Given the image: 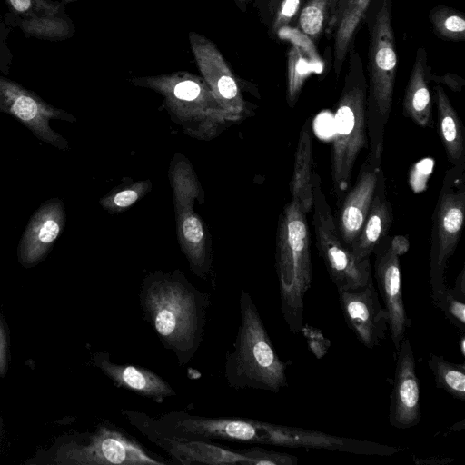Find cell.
Wrapping results in <instances>:
<instances>
[{
	"instance_id": "f1b7e54d",
	"label": "cell",
	"mask_w": 465,
	"mask_h": 465,
	"mask_svg": "<svg viewBox=\"0 0 465 465\" xmlns=\"http://www.w3.org/2000/svg\"><path fill=\"white\" fill-rule=\"evenodd\" d=\"M435 31L444 38L462 40L465 36V19L460 14L449 9H435L430 15Z\"/></svg>"
},
{
	"instance_id": "ffe728a7",
	"label": "cell",
	"mask_w": 465,
	"mask_h": 465,
	"mask_svg": "<svg viewBox=\"0 0 465 465\" xmlns=\"http://www.w3.org/2000/svg\"><path fill=\"white\" fill-rule=\"evenodd\" d=\"M392 223V206L387 197L383 173L361 230L350 248L352 257L357 262L370 260L380 241L388 235Z\"/></svg>"
},
{
	"instance_id": "603a6c76",
	"label": "cell",
	"mask_w": 465,
	"mask_h": 465,
	"mask_svg": "<svg viewBox=\"0 0 465 465\" xmlns=\"http://www.w3.org/2000/svg\"><path fill=\"white\" fill-rule=\"evenodd\" d=\"M424 65V59L419 53L405 89L402 112L419 126L432 128V101Z\"/></svg>"
},
{
	"instance_id": "ac0fdd59",
	"label": "cell",
	"mask_w": 465,
	"mask_h": 465,
	"mask_svg": "<svg viewBox=\"0 0 465 465\" xmlns=\"http://www.w3.org/2000/svg\"><path fill=\"white\" fill-rule=\"evenodd\" d=\"M139 433L148 441L163 450L170 458L172 463L183 465H252V461L243 454L242 450L224 448L217 443L202 440L168 438L147 430Z\"/></svg>"
},
{
	"instance_id": "6da1fadb",
	"label": "cell",
	"mask_w": 465,
	"mask_h": 465,
	"mask_svg": "<svg viewBox=\"0 0 465 465\" xmlns=\"http://www.w3.org/2000/svg\"><path fill=\"white\" fill-rule=\"evenodd\" d=\"M139 306L162 345L180 366H186L204 337L210 294L197 289L178 270L156 271L142 280Z\"/></svg>"
},
{
	"instance_id": "74e56055",
	"label": "cell",
	"mask_w": 465,
	"mask_h": 465,
	"mask_svg": "<svg viewBox=\"0 0 465 465\" xmlns=\"http://www.w3.org/2000/svg\"><path fill=\"white\" fill-rule=\"evenodd\" d=\"M458 345L460 347V351L461 352V355L465 357V336L464 333H461L460 339L458 342Z\"/></svg>"
},
{
	"instance_id": "8fae6325",
	"label": "cell",
	"mask_w": 465,
	"mask_h": 465,
	"mask_svg": "<svg viewBox=\"0 0 465 465\" xmlns=\"http://www.w3.org/2000/svg\"><path fill=\"white\" fill-rule=\"evenodd\" d=\"M381 156L369 151L360 167L355 184L345 194L339 208L335 224L349 250L361 230L383 173Z\"/></svg>"
},
{
	"instance_id": "44dd1931",
	"label": "cell",
	"mask_w": 465,
	"mask_h": 465,
	"mask_svg": "<svg viewBox=\"0 0 465 465\" xmlns=\"http://www.w3.org/2000/svg\"><path fill=\"white\" fill-rule=\"evenodd\" d=\"M315 173L312 123L311 119H307L299 134L293 172L290 182L291 199L298 202L307 214L312 209V182Z\"/></svg>"
},
{
	"instance_id": "d6986e66",
	"label": "cell",
	"mask_w": 465,
	"mask_h": 465,
	"mask_svg": "<svg viewBox=\"0 0 465 465\" xmlns=\"http://www.w3.org/2000/svg\"><path fill=\"white\" fill-rule=\"evenodd\" d=\"M94 363L121 389L130 391L156 403L174 397L177 392L173 386L154 371L135 365L114 362L107 352L95 354Z\"/></svg>"
},
{
	"instance_id": "4316f807",
	"label": "cell",
	"mask_w": 465,
	"mask_h": 465,
	"mask_svg": "<svg viewBox=\"0 0 465 465\" xmlns=\"http://www.w3.org/2000/svg\"><path fill=\"white\" fill-rule=\"evenodd\" d=\"M335 0H310L299 16L300 30L311 39H316L322 33L329 6Z\"/></svg>"
},
{
	"instance_id": "5bb4252c",
	"label": "cell",
	"mask_w": 465,
	"mask_h": 465,
	"mask_svg": "<svg viewBox=\"0 0 465 465\" xmlns=\"http://www.w3.org/2000/svg\"><path fill=\"white\" fill-rule=\"evenodd\" d=\"M397 351L389 419L392 427L406 430L421 420L420 389L414 353L408 338H403Z\"/></svg>"
},
{
	"instance_id": "8992f818",
	"label": "cell",
	"mask_w": 465,
	"mask_h": 465,
	"mask_svg": "<svg viewBox=\"0 0 465 465\" xmlns=\"http://www.w3.org/2000/svg\"><path fill=\"white\" fill-rule=\"evenodd\" d=\"M366 104L364 81L347 80L335 108L331 145V179L338 196L349 190L358 156L368 148Z\"/></svg>"
},
{
	"instance_id": "277c9868",
	"label": "cell",
	"mask_w": 465,
	"mask_h": 465,
	"mask_svg": "<svg viewBox=\"0 0 465 465\" xmlns=\"http://www.w3.org/2000/svg\"><path fill=\"white\" fill-rule=\"evenodd\" d=\"M391 15L384 0L375 19L369 55L370 83L366 104L368 149L382 155L392 108L397 54Z\"/></svg>"
},
{
	"instance_id": "83f0119b",
	"label": "cell",
	"mask_w": 465,
	"mask_h": 465,
	"mask_svg": "<svg viewBox=\"0 0 465 465\" xmlns=\"http://www.w3.org/2000/svg\"><path fill=\"white\" fill-rule=\"evenodd\" d=\"M431 299L434 306L441 310L446 319L461 333H464L465 298L455 293L451 287L447 286Z\"/></svg>"
},
{
	"instance_id": "e0dca14e",
	"label": "cell",
	"mask_w": 465,
	"mask_h": 465,
	"mask_svg": "<svg viewBox=\"0 0 465 465\" xmlns=\"http://www.w3.org/2000/svg\"><path fill=\"white\" fill-rule=\"evenodd\" d=\"M65 211L63 201H45L32 215L21 237L18 247L20 261L34 264L51 249L64 230Z\"/></svg>"
},
{
	"instance_id": "4dcf8cb0",
	"label": "cell",
	"mask_w": 465,
	"mask_h": 465,
	"mask_svg": "<svg viewBox=\"0 0 465 465\" xmlns=\"http://www.w3.org/2000/svg\"><path fill=\"white\" fill-rule=\"evenodd\" d=\"M279 37L292 43L307 57L309 62L314 64V69L319 72L322 65L321 59L312 42V39L299 29L283 26L278 31Z\"/></svg>"
},
{
	"instance_id": "9a60e30c",
	"label": "cell",
	"mask_w": 465,
	"mask_h": 465,
	"mask_svg": "<svg viewBox=\"0 0 465 465\" xmlns=\"http://www.w3.org/2000/svg\"><path fill=\"white\" fill-rule=\"evenodd\" d=\"M189 39L204 81L222 106L236 119L243 112L244 102L226 61L215 45L203 35L191 32Z\"/></svg>"
},
{
	"instance_id": "8d00e7d4",
	"label": "cell",
	"mask_w": 465,
	"mask_h": 465,
	"mask_svg": "<svg viewBox=\"0 0 465 465\" xmlns=\"http://www.w3.org/2000/svg\"><path fill=\"white\" fill-rule=\"evenodd\" d=\"M12 7L18 13H25L30 9L32 0H9Z\"/></svg>"
},
{
	"instance_id": "e575fe53",
	"label": "cell",
	"mask_w": 465,
	"mask_h": 465,
	"mask_svg": "<svg viewBox=\"0 0 465 465\" xmlns=\"http://www.w3.org/2000/svg\"><path fill=\"white\" fill-rule=\"evenodd\" d=\"M453 292L458 295L465 298V267L463 266L458 274L454 286L451 287Z\"/></svg>"
},
{
	"instance_id": "7a4b0ae2",
	"label": "cell",
	"mask_w": 465,
	"mask_h": 465,
	"mask_svg": "<svg viewBox=\"0 0 465 465\" xmlns=\"http://www.w3.org/2000/svg\"><path fill=\"white\" fill-rule=\"evenodd\" d=\"M241 322L231 351L225 355L224 378L235 390L253 389L278 393L288 386L287 364L272 343L251 294L239 297Z\"/></svg>"
},
{
	"instance_id": "484cf974",
	"label": "cell",
	"mask_w": 465,
	"mask_h": 465,
	"mask_svg": "<svg viewBox=\"0 0 465 465\" xmlns=\"http://www.w3.org/2000/svg\"><path fill=\"white\" fill-rule=\"evenodd\" d=\"M312 64L296 46L292 45L288 52L287 59V102L293 108L305 79L312 73Z\"/></svg>"
},
{
	"instance_id": "2e32d148",
	"label": "cell",
	"mask_w": 465,
	"mask_h": 465,
	"mask_svg": "<svg viewBox=\"0 0 465 465\" xmlns=\"http://www.w3.org/2000/svg\"><path fill=\"white\" fill-rule=\"evenodd\" d=\"M272 446L323 449L361 455L387 456L401 451L397 447L338 437L322 431L273 424Z\"/></svg>"
},
{
	"instance_id": "f546056e",
	"label": "cell",
	"mask_w": 465,
	"mask_h": 465,
	"mask_svg": "<svg viewBox=\"0 0 465 465\" xmlns=\"http://www.w3.org/2000/svg\"><path fill=\"white\" fill-rule=\"evenodd\" d=\"M151 188L149 181H142L125 187L116 193H110L101 199L102 206L111 212H119L136 203Z\"/></svg>"
},
{
	"instance_id": "4fadbf2b",
	"label": "cell",
	"mask_w": 465,
	"mask_h": 465,
	"mask_svg": "<svg viewBox=\"0 0 465 465\" xmlns=\"http://www.w3.org/2000/svg\"><path fill=\"white\" fill-rule=\"evenodd\" d=\"M338 293L345 322L358 341L367 349L379 346L389 329V315L373 281L365 287Z\"/></svg>"
},
{
	"instance_id": "d6a6232c",
	"label": "cell",
	"mask_w": 465,
	"mask_h": 465,
	"mask_svg": "<svg viewBox=\"0 0 465 465\" xmlns=\"http://www.w3.org/2000/svg\"><path fill=\"white\" fill-rule=\"evenodd\" d=\"M302 1V0H282L273 23V29L275 31H278L283 26H287L298 13Z\"/></svg>"
},
{
	"instance_id": "ba28073f",
	"label": "cell",
	"mask_w": 465,
	"mask_h": 465,
	"mask_svg": "<svg viewBox=\"0 0 465 465\" xmlns=\"http://www.w3.org/2000/svg\"><path fill=\"white\" fill-rule=\"evenodd\" d=\"M183 163L172 171L177 233L191 271L197 277L207 280L211 258L203 225L193 211V199L200 194V188L190 166Z\"/></svg>"
},
{
	"instance_id": "52a82bcc",
	"label": "cell",
	"mask_w": 465,
	"mask_h": 465,
	"mask_svg": "<svg viewBox=\"0 0 465 465\" xmlns=\"http://www.w3.org/2000/svg\"><path fill=\"white\" fill-rule=\"evenodd\" d=\"M312 184L315 244L331 280L338 292L365 287L372 282L370 260L357 262L342 242L317 173Z\"/></svg>"
},
{
	"instance_id": "7c38bea8",
	"label": "cell",
	"mask_w": 465,
	"mask_h": 465,
	"mask_svg": "<svg viewBox=\"0 0 465 465\" xmlns=\"http://www.w3.org/2000/svg\"><path fill=\"white\" fill-rule=\"evenodd\" d=\"M373 253L374 276L389 315L391 341L394 349L398 351L410 326V319L402 299L400 255L395 252L391 237L389 235L380 241Z\"/></svg>"
},
{
	"instance_id": "5b68a950",
	"label": "cell",
	"mask_w": 465,
	"mask_h": 465,
	"mask_svg": "<svg viewBox=\"0 0 465 465\" xmlns=\"http://www.w3.org/2000/svg\"><path fill=\"white\" fill-rule=\"evenodd\" d=\"M465 220V166L448 169L432 213L429 252L431 297L447 287L445 272L459 244Z\"/></svg>"
},
{
	"instance_id": "cb8c5ba5",
	"label": "cell",
	"mask_w": 465,
	"mask_h": 465,
	"mask_svg": "<svg viewBox=\"0 0 465 465\" xmlns=\"http://www.w3.org/2000/svg\"><path fill=\"white\" fill-rule=\"evenodd\" d=\"M371 0H348L341 13L334 41V69L339 74L349 45Z\"/></svg>"
},
{
	"instance_id": "9c48e42d",
	"label": "cell",
	"mask_w": 465,
	"mask_h": 465,
	"mask_svg": "<svg viewBox=\"0 0 465 465\" xmlns=\"http://www.w3.org/2000/svg\"><path fill=\"white\" fill-rule=\"evenodd\" d=\"M143 84L159 92L168 107L184 121L210 117L216 121L233 119L202 78L188 73H175L143 79Z\"/></svg>"
},
{
	"instance_id": "7402d4cb",
	"label": "cell",
	"mask_w": 465,
	"mask_h": 465,
	"mask_svg": "<svg viewBox=\"0 0 465 465\" xmlns=\"http://www.w3.org/2000/svg\"><path fill=\"white\" fill-rule=\"evenodd\" d=\"M437 129L452 166H465V140L460 118L440 85L434 89Z\"/></svg>"
},
{
	"instance_id": "836d02e7",
	"label": "cell",
	"mask_w": 465,
	"mask_h": 465,
	"mask_svg": "<svg viewBox=\"0 0 465 465\" xmlns=\"http://www.w3.org/2000/svg\"><path fill=\"white\" fill-rule=\"evenodd\" d=\"M391 243L395 252L401 256L404 254L409 249V242L407 238L401 235H397L391 238Z\"/></svg>"
},
{
	"instance_id": "3957f363",
	"label": "cell",
	"mask_w": 465,
	"mask_h": 465,
	"mask_svg": "<svg viewBox=\"0 0 465 465\" xmlns=\"http://www.w3.org/2000/svg\"><path fill=\"white\" fill-rule=\"evenodd\" d=\"M275 269L282 315L290 331L298 334L303 328L304 296L312 284V265L307 213L292 199L279 218Z\"/></svg>"
},
{
	"instance_id": "d4e9b609",
	"label": "cell",
	"mask_w": 465,
	"mask_h": 465,
	"mask_svg": "<svg viewBox=\"0 0 465 465\" xmlns=\"http://www.w3.org/2000/svg\"><path fill=\"white\" fill-rule=\"evenodd\" d=\"M436 387L445 391L457 400L465 401V365L448 361L430 353L428 359Z\"/></svg>"
},
{
	"instance_id": "30bf717a",
	"label": "cell",
	"mask_w": 465,
	"mask_h": 465,
	"mask_svg": "<svg viewBox=\"0 0 465 465\" xmlns=\"http://www.w3.org/2000/svg\"><path fill=\"white\" fill-rule=\"evenodd\" d=\"M0 112L18 120L40 141L61 150L68 148L67 141L51 128L49 122H74L75 118L47 104L36 94L3 77H0Z\"/></svg>"
},
{
	"instance_id": "d590c367",
	"label": "cell",
	"mask_w": 465,
	"mask_h": 465,
	"mask_svg": "<svg viewBox=\"0 0 465 465\" xmlns=\"http://www.w3.org/2000/svg\"><path fill=\"white\" fill-rule=\"evenodd\" d=\"M452 459L450 458H442V457H431L425 459H414L415 463L417 464H430V465H439V464H447L450 462Z\"/></svg>"
},
{
	"instance_id": "1f68e13d",
	"label": "cell",
	"mask_w": 465,
	"mask_h": 465,
	"mask_svg": "<svg viewBox=\"0 0 465 465\" xmlns=\"http://www.w3.org/2000/svg\"><path fill=\"white\" fill-rule=\"evenodd\" d=\"M242 450L250 459L252 465H295L298 462V458L294 455L260 447Z\"/></svg>"
}]
</instances>
